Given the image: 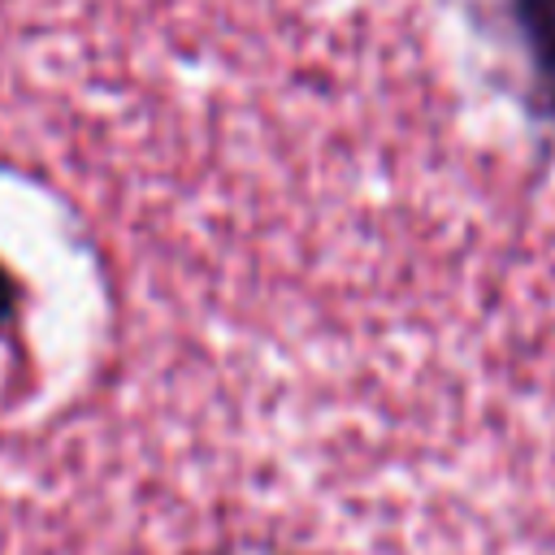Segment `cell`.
Instances as JSON below:
<instances>
[{
    "label": "cell",
    "instance_id": "6da1fadb",
    "mask_svg": "<svg viewBox=\"0 0 555 555\" xmlns=\"http://www.w3.org/2000/svg\"><path fill=\"white\" fill-rule=\"evenodd\" d=\"M507 30L525 61V108L542 126H555V0H503Z\"/></svg>",
    "mask_w": 555,
    "mask_h": 555
},
{
    "label": "cell",
    "instance_id": "7a4b0ae2",
    "mask_svg": "<svg viewBox=\"0 0 555 555\" xmlns=\"http://www.w3.org/2000/svg\"><path fill=\"white\" fill-rule=\"evenodd\" d=\"M17 295H22V291H17V278L0 264V325L13 321V312H17Z\"/></svg>",
    "mask_w": 555,
    "mask_h": 555
}]
</instances>
